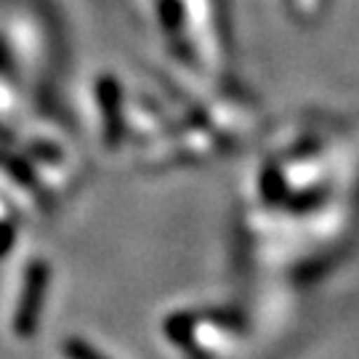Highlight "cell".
<instances>
[{
	"instance_id": "obj_1",
	"label": "cell",
	"mask_w": 359,
	"mask_h": 359,
	"mask_svg": "<svg viewBox=\"0 0 359 359\" xmlns=\"http://www.w3.org/2000/svg\"><path fill=\"white\" fill-rule=\"evenodd\" d=\"M46 285H48V266L43 261L29 264L25 274V290H22L19 306H16V314H13V327H16L19 335L35 333L40 306H43V295H46Z\"/></svg>"
},
{
	"instance_id": "obj_2",
	"label": "cell",
	"mask_w": 359,
	"mask_h": 359,
	"mask_svg": "<svg viewBox=\"0 0 359 359\" xmlns=\"http://www.w3.org/2000/svg\"><path fill=\"white\" fill-rule=\"evenodd\" d=\"M65 351L69 359H104L99 351H93L90 346H86L83 341H77V338H69L65 344Z\"/></svg>"
}]
</instances>
